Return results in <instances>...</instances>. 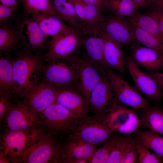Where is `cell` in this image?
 <instances>
[{
  "instance_id": "6da1fadb",
  "label": "cell",
  "mask_w": 163,
  "mask_h": 163,
  "mask_svg": "<svg viewBox=\"0 0 163 163\" xmlns=\"http://www.w3.org/2000/svg\"><path fill=\"white\" fill-rule=\"evenodd\" d=\"M43 56L25 48L18 52L12 61L13 73V93L19 95L37 83L43 67Z\"/></svg>"
},
{
  "instance_id": "7a4b0ae2",
  "label": "cell",
  "mask_w": 163,
  "mask_h": 163,
  "mask_svg": "<svg viewBox=\"0 0 163 163\" xmlns=\"http://www.w3.org/2000/svg\"><path fill=\"white\" fill-rule=\"evenodd\" d=\"M41 113L40 124L48 133L61 139L72 135L82 118L55 103L49 105Z\"/></svg>"
},
{
  "instance_id": "3957f363",
  "label": "cell",
  "mask_w": 163,
  "mask_h": 163,
  "mask_svg": "<svg viewBox=\"0 0 163 163\" xmlns=\"http://www.w3.org/2000/svg\"><path fill=\"white\" fill-rule=\"evenodd\" d=\"M43 71L44 80L57 89L73 88L78 90V71L75 55L49 62Z\"/></svg>"
},
{
  "instance_id": "277c9868",
  "label": "cell",
  "mask_w": 163,
  "mask_h": 163,
  "mask_svg": "<svg viewBox=\"0 0 163 163\" xmlns=\"http://www.w3.org/2000/svg\"><path fill=\"white\" fill-rule=\"evenodd\" d=\"M38 126L22 130L5 131L0 140V152L10 161L19 162L23 152L44 134Z\"/></svg>"
},
{
  "instance_id": "5b68a950",
  "label": "cell",
  "mask_w": 163,
  "mask_h": 163,
  "mask_svg": "<svg viewBox=\"0 0 163 163\" xmlns=\"http://www.w3.org/2000/svg\"><path fill=\"white\" fill-rule=\"evenodd\" d=\"M96 147L72 134L59 142L53 162L87 163L97 149Z\"/></svg>"
},
{
  "instance_id": "8992f818",
  "label": "cell",
  "mask_w": 163,
  "mask_h": 163,
  "mask_svg": "<svg viewBox=\"0 0 163 163\" xmlns=\"http://www.w3.org/2000/svg\"><path fill=\"white\" fill-rule=\"evenodd\" d=\"M104 117L89 115L82 118L72 134L95 146L102 145L117 136Z\"/></svg>"
},
{
  "instance_id": "52a82bcc",
  "label": "cell",
  "mask_w": 163,
  "mask_h": 163,
  "mask_svg": "<svg viewBox=\"0 0 163 163\" xmlns=\"http://www.w3.org/2000/svg\"><path fill=\"white\" fill-rule=\"evenodd\" d=\"M106 68L101 69V79L90 95L89 104V113L91 115L104 117L115 110L120 104L111 87Z\"/></svg>"
},
{
  "instance_id": "ba28073f",
  "label": "cell",
  "mask_w": 163,
  "mask_h": 163,
  "mask_svg": "<svg viewBox=\"0 0 163 163\" xmlns=\"http://www.w3.org/2000/svg\"><path fill=\"white\" fill-rule=\"evenodd\" d=\"M83 34L73 28L68 33L52 38L44 60L48 62L56 59H66L81 52Z\"/></svg>"
},
{
  "instance_id": "9c48e42d",
  "label": "cell",
  "mask_w": 163,
  "mask_h": 163,
  "mask_svg": "<svg viewBox=\"0 0 163 163\" xmlns=\"http://www.w3.org/2000/svg\"><path fill=\"white\" fill-rule=\"evenodd\" d=\"M111 87L119 102L133 109H144L149 107L148 100L113 69L106 68Z\"/></svg>"
},
{
  "instance_id": "30bf717a",
  "label": "cell",
  "mask_w": 163,
  "mask_h": 163,
  "mask_svg": "<svg viewBox=\"0 0 163 163\" xmlns=\"http://www.w3.org/2000/svg\"><path fill=\"white\" fill-rule=\"evenodd\" d=\"M15 20L21 44L24 48L33 51L48 48L50 41L31 16L24 14L21 17L17 16Z\"/></svg>"
},
{
  "instance_id": "8fae6325",
  "label": "cell",
  "mask_w": 163,
  "mask_h": 163,
  "mask_svg": "<svg viewBox=\"0 0 163 163\" xmlns=\"http://www.w3.org/2000/svg\"><path fill=\"white\" fill-rule=\"evenodd\" d=\"M52 134L45 133L22 152L19 162L45 163L53 161L59 142Z\"/></svg>"
},
{
  "instance_id": "7c38bea8",
  "label": "cell",
  "mask_w": 163,
  "mask_h": 163,
  "mask_svg": "<svg viewBox=\"0 0 163 163\" xmlns=\"http://www.w3.org/2000/svg\"><path fill=\"white\" fill-rule=\"evenodd\" d=\"M38 113L31 107L19 102L12 104L3 122L5 131L26 129L40 124Z\"/></svg>"
},
{
  "instance_id": "4fadbf2b",
  "label": "cell",
  "mask_w": 163,
  "mask_h": 163,
  "mask_svg": "<svg viewBox=\"0 0 163 163\" xmlns=\"http://www.w3.org/2000/svg\"><path fill=\"white\" fill-rule=\"evenodd\" d=\"M57 92V88L43 80L25 90L19 95L21 102L41 113L55 103Z\"/></svg>"
},
{
  "instance_id": "5bb4252c",
  "label": "cell",
  "mask_w": 163,
  "mask_h": 163,
  "mask_svg": "<svg viewBox=\"0 0 163 163\" xmlns=\"http://www.w3.org/2000/svg\"><path fill=\"white\" fill-rule=\"evenodd\" d=\"M125 64L133 80L134 87L156 104L160 103L163 97V93L154 80L139 68L131 56L125 59Z\"/></svg>"
},
{
  "instance_id": "9a60e30c",
  "label": "cell",
  "mask_w": 163,
  "mask_h": 163,
  "mask_svg": "<svg viewBox=\"0 0 163 163\" xmlns=\"http://www.w3.org/2000/svg\"><path fill=\"white\" fill-rule=\"evenodd\" d=\"M104 119L113 131L123 134H132L141 126V119L134 110L121 104Z\"/></svg>"
},
{
  "instance_id": "2e32d148",
  "label": "cell",
  "mask_w": 163,
  "mask_h": 163,
  "mask_svg": "<svg viewBox=\"0 0 163 163\" xmlns=\"http://www.w3.org/2000/svg\"><path fill=\"white\" fill-rule=\"evenodd\" d=\"M100 26L102 31L123 46L133 43H138L133 29L123 17L113 14H103Z\"/></svg>"
},
{
  "instance_id": "e0dca14e",
  "label": "cell",
  "mask_w": 163,
  "mask_h": 163,
  "mask_svg": "<svg viewBox=\"0 0 163 163\" xmlns=\"http://www.w3.org/2000/svg\"><path fill=\"white\" fill-rule=\"evenodd\" d=\"M75 56L78 71V90L89 103L92 91L101 79V69L88 60L81 52Z\"/></svg>"
},
{
  "instance_id": "ac0fdd59",
  "label": "cell",
  "mask_w": 163,
  "mask_h": 163,
  "mask_svg": "<svg viewBox=\"0 0 163 163\" xmlns=\"http://www.w3.org/2000/svg\"><path fill=\"white\" fill-rule=\"evenodd\" d=\"M57 89L55 103L62 106L80 118L89 115V103L77 89L67 88Z\"/></svg>"
},
{
  "instance_id": "d6986e66",
  "label": "cell",
  "mask_w": 163,
  "mask_h": 163,
  "mask_svg": "<svg viewBox=\"0 0 163 163\" xmlns=\"http://www.w3.org/2000/svg\"><path fill=\"white\" fill-rule=\"evenodd\" d=\"M131 56L138 66L148 72H157L163 70V55L158 52L138 43L131 44Z\"/></svg>"
},
{
  "instance_id": "ffe728a7",
  "label": "cell",
  "mask_w": 163,
  "mask_h": 163,
  "mask_svg": "<svg viewBox=\"0 0 163 163\" xmlns=\"http://www.w3.org/2000/svg\"><path fill=\"white\" fill-rule=\"evenodd\" d=\"M99 36L102 38L104 41V57L106 67L124 74L126 67L123 46L101 30Z\"/></svg>"
},
{
  "instance_id": "44dd1931",
  "label": "cell",
  "mask_w": 163,
  "mask_h": 163,
  "mask_svg": "<svg viewBox=\"0 0 163 163\" xmlns=\"http://www.w3.org/2000/svg\"><path fill=\"white\" fill-rule=\"evenodd\" d=\"M104 41L100 36L83 34L81 53L88 60L100 70L106 67L104 59Z\"/></svg>"
},
{
  "instance_id": "7402d4cb",
  "label": "cell",
  "mask_w": 163,
  "mask_h": 163,
  "mask_svg": "<svg viewBox=\"0 0 163 163\" xmlns=\"http://www.w3.org/2000/svg\"><path fill=\"white\" fill-rule=\"evenodd\" d=\"M30 16L37 22L47 38L68 33L73 28L67 25L57 15L40 14Z\"/></svg>"
},
{
  "instance_id": "603a6c76",
  "label": "cell",
  "mask_w": 163,
  "mask_h": 163,
  "mask_svg": "<svg viewBox=\"0 0 163 163\" xmlns=\"http://www.w3.org/2000/svg\"><path fill=\"white\" fill-rule=\"evenodd\" d=\"M141 127L157 133L163 136V110L157 106H149L141 110L139 116Z\"/></svg>"
},
{
  "instance_id": "cb8c5ba5",
  "label": "cell",
  "mask_w": 163,
  "mask_h": 163,
  "mask_svg": "<svg viewBox=\"0 0 163 163\" xmlns=\"http://www.w3.org/2000/svg\"><path fill=\"white\" fill-rule=\"evenodd\" d=\"M51 1L53 9L56 14L69 26L81 32L79 20L74 6L71 1Z\"/></svg>"
},
{
  "instance_id": "d4e9b609",
  "label": "cell",
  "mask_w": 163,
  "mask_h": 163,
  "mask_svg": "<svg viewBox=\"0 0 163 163\" xmlns=\"http://www.w3.org/2000/svg\"><path fill=\"white\" fill-rule=\"evenodd\" d=\"M21 44L19 32L16 24L11 23L0 26V50L11 52L16 50Z\"/></svg>"
},
{
  "instance_id": "484cf974",
  "label": "cell",
  "mask_w": 163,
  "mask_h": 163,
  "mask_svg": "<svg viewBox=\"0 0 163 163\" xmlns=\"http://www.w3.org/2000/svg\"><path fill=\"white\" fill-rule=\"evenodd\" d=\"M127 19L129 22L163 41V33L155 20L150 15L147 13L142 14L137 11Z\"/></svg>"
},
{
  "instance_id": "4316f807",
  "label": "cell",
  "mask_w": 163,
  "mask_h": 163,
  "mask_svg": "<svg viewBox=\"0 0 163 163\" xmlns=\"http://www.w3.org/2000/svg\"><path fill=\"white\" fill-rule=\"evenodd\" d=\"M135 139L154 153L163 158V136L148 130L137 129L134 133Z\"/></svg>"
},
{
  "instance_id": "83f0119b",
  "label": "cell",
  "mask_w": 163,
  "mask_h": 163,
  "mask_svg": "<svg viewBox=\"0 0 163 163\" xmlns=\"http://www.w3.org/2000/svg\"><path fill=\"white\" fill-rule=\"evenodd\" d=\"M13 90L12 61L1 55L0 58V92L11 95Z\"/></svg>"
},
{
  "instance_id": "f1b7e54d",
  "label": "cell",
  "mask_w": 163,
  "mask_h": 163,
  "mask_svg": "<svg viewBox=\"0 0 163 163\" xmlns=\"http://www.w3.org/2000/svg\"><path fill=\"white\" fill-rule=\"evenodd\" d=\"M137 141L129 136H120L107 163H120L123 158L136 147Z\"/></svg>"
},
{
  "instance_id": "f546056e",
  "label": "cell",
  "mask_w": 163,
  "mask_h": 163,
  "mask_svg": "<svg viewBox=\"0 0 163 163\" xmlns=\"http://www.w3.org/2000/svg\"><path fill=\"white\" fill-rule=\"evenodd\" d=\"M24 14L31 16L40 14L57 15L51 0H22Z\"/></svg>"
},
{
  "instance_id": "4dcf8cb0",
  "label": "cell",
  "mask_w": 163,
  "mask_h": 163,
  "mask_svg": "<svg viewBox=\"0 0 163 163\" xmlns=\"http://www.w3.org/2000/svg\"><path fill=\"white\" fill-rule=\"evenodd\" d=\"M138 9L133 0H108L107 10L112 14L124 17L132 16Z\"/></svg>"
},
{
  "instance_id": "1f68e13d",
  "label": "cell",
  "mask_w": 163,
  "mask_h": 163,
  "mask_svg": "<svg viewBox=\"0 0 163 163\" xmlns=\"http://www.w3.org/2000/svg\"><path fill=\"white\" fill-rule=\"evenodd\" d=\"M128 22L134 32L138 43H140L145 46L155 50L163 55V41L140 28L133 23Z\"/></svg>"
},
{
  "instance_id": "d6a6232c",
  "label": "cell",
  "mask_w": 163,
  "mask_h": 163,
  "mask_svg": "<svg viewBox=\"0 0 163 163\" xmlns=\"http://www.w3.org/2000/svg\"><path fill=\"white\" fill-rule=\"evenodd\" d=\"M116 136L97 148L89 161V163H107L108 158L120 139Z\"/></svg>"
},
{
  "instance_id": "836d02e7",
  "label": "cell",
  "mask_w": 163,
  "mask_h": 163,
  "mask_svg": "<svg viewBox=\"0 0 163 163\" xmlns=\"http://www.w3.org/2000/svg\"><path fill=\"white\" fill-rule=\"evenodd\" d=\"M136 147L139 153L137 163H161L163 162V158L162 157L155 153L152 152L149 148L137 141Z\"/></svg>"
},
{
  "instance_id": "e575fe53",
  "label": "cell",
  "mask_w": 163,
  "mask_h": 163,
  "mask_svg": "<svg viewBox=\"0 0 163 163\" xmlns=\"http://www.w3.org/2000/svg\"><path fill=\"white\" fill-rule=\"evenodd\" d=\"M18 8L10 7L0 3V26L11 23L17 17Z\"/></svg>"
},
{
  "instance_id": "d590c367",
  "label": "cell",
  "mask_w": 163,
  "mask_h": 163,
  "mask_svg": "<svg viewBox=\"0 0 163 163\" xmlns=\"http://www.w3.org/2000/svg\"><path fill=\"white\" fill-rule=\"evenodd\" d=\"M11 95L0 92V120L2 122L6 115L10 110L12 104Z\"/></svg>"
},
{
  "instance_id": "8d00e7d4",
  "label": "cell",
  "mask_w": 163,
  "mask_h": 163,
  "mask_svg": "<svg viewBox=\"0 0 163 163\" xmlns=\"http://www.w3.org/2000/svg\"><path fill=\"white\" fill-rule=\"evenodd\" d=\"M151 6V10L147 14L155 20L160 30L163 33V9L157 7Z\"/></svg>"
},
{
  "instance_id": "74e56055",
  "label": "cell",
  "mask_w": 163,
  "mask_h": 163,
  "mask_svg": "<svg viewBox=\"0 0 163 163\" xmlns=\"http://www.w3.org/2000/svg\"><path fill=\"white\" fill-rule=\"evenodd\" d=\"M138 155V152L136 147L125 155L121 160L120 163H136Z\"/></svg>"
},
{
  "instance_id": "f35d334b",
  "label": "cell",
  "mask_w": 163,
  "mask_h": 163,
  "mask_svg": "<svg viewBox=\"0 0 163 163\" xmlns=\"http://www.w3.org/2000/svg\"><path fill=\"white\" fill-rule=\"evenodd\" d=\"M85 3L95 6L99 8L102 12L107 11L108 0H82Z\"/></svg>"
},
{
  "instance_id": "ab89813d",
  "label": "cell",
  "mask_w": 163,
  "mask_h": 163,
  "mask_svg": "<svg viewBox=\"0 0 163 163\" xmlns=\"http://www.w3.org/2000/svg\"><path fill=\"white\" fill-rule=\"evenodd\" d=\"M146 73L154 80L159 88L163 91V72H148Z\"/></svg>"
},
{
  "instance_id": "60d3db41",
  "label": "cell",
  "mask_w": 163,
  "mask_h": 163,
  "mask_svg": "<svg viewBox=\"0 0 163 163\" xmlns=\"http://www.w3.org/2000/svg\"><path fill=\"white\" fill-rule=\"evenodd\" d=\"M22 0H0V3L6 6L18 8Z\"/></svg>"
},
{
  "instance_id": "b9f144b4",
  "label": "cell",
  "mask_w": 163,
  "mask_h": 163,
  "mask_svg": "<svg viewBox=\"0 0 163 163\" xmlns=\"http://www.w3.org/2000/svg\"><path fill=\"white\" fill-rule=\"evenodd\" d=\"M136 5L138 8H142L149 6L148 0H133Z\"/></svg>"
},
{
  "instance_id": "7bdbcfd3",
  "label": "cell",
  "mask_w": 163,
  "mask_h": 163,
  "mask_svg": "<svg viewBox=\"0 0 163 163\" xmlns=\"http://www.w3.org/2000/svg\"><path fill=\"white\" fill-rule=\"evenodd\" d=\"M150 0V6H156L163 9V0Z\"/></svg>"
},
{
  "instance_id": "ee69618b",
  "label": "cell",
  "mask_w": 163,
  "mask_h": 163,
  "mask_svg": "<svg viewBox=\"0 0 163 163\" xmlns=\"http://www.w3.org/2000/svg\"><path fill=\"white\" fill-rule=\"evenodd\" d=\"M10 161L4 155L0 153V163H10Z\"/></svg>"
}]
</instances>
